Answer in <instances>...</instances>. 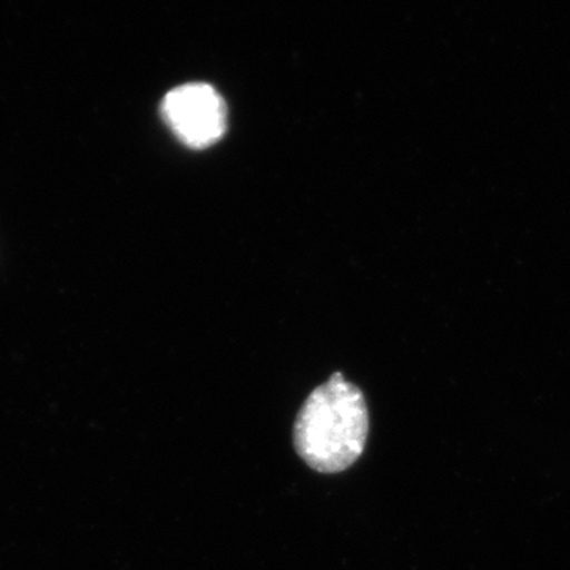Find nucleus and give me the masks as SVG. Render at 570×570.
Returning <instances> with one entry per match:
<instances>
[{
	"instance_id": "1",
	"label": "nucleus",
	"mask_w": 570,
	"mask_h": 570,
	"mask_svg": "<svg viewBox=\"0 0 570 570\" xmlns=\"http://www.w3.org/2000/svg\"><path fill=\"white\" fill-rule=\"evenodd\" d=\"M367 433L370 414L362 390L336 373L299 409L294 444L307 466L322 474H337L362 456Z\"/></svg>"
},
{
	"instance_id": "2",
	"label": "nucleus",
	"mask_w": 570,
	"mask_h": 570,
	"mask_svg": "<svg viewBox=\"0 0 570 570\" xmlns=\"http://www.w3.org/2000/svg\"><path fill=\"white\" fill-rule=\"evenodd\" d=\"M164 121L178 140L193 149H205L227 130V105L206 82H187L164 97Z\"/></svg>"
}]
</instances>
